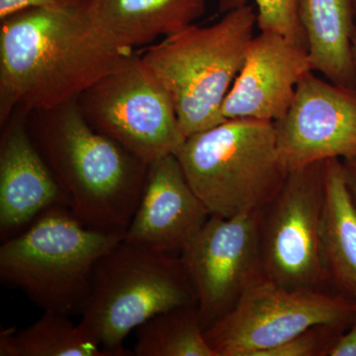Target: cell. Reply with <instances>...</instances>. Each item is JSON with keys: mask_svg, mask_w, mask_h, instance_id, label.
<instances>
[{"mask_svg": "<svg viewBox=\"0 0 356 356\" xmlns=\"http://www.w3.org/2000/svg\"><path fill=\"white\" fill-rule=\"evenodd\" d=\"M197 304L179 257L122 241L96 266L79 327L110 356L134 355L126 337L149 318Z\"/></svg>", "mask_w": 356, "mask_h": 356, "instance_id": "cell-6", "label": "cell"}, {"mask_svg": "<svg viewBox=\"0 0 356 356\" xmlns=\"http://www.w3.org/2000/svg\"><path fill=\"white\" fill-rule=\"evenodd\" d=\"M325 161L289 170L261 211L262 276L291 289H324L320 231Z\"/></svg>", "mask_w": 356, "mask_h": 356, "instance_id": "cell-9", "label": "cell"}, {"mask_svg": "<svg viewBox=\"0 0 356 356\" xmlns=\"http://www.w3.org/2000/svg\"><path fill=\"white\" fill-rule=\"evenodd\" d=\"M355 318L353 300L329 290L291 289L262 276L205 337L217 356H261L312 325L350 329Z\"/></svg>", "mask_w": 356, "mask_h": 356, "instance_id": "cell-7", "label": "cell"}, {"mask_svg": "<svg viewBox=\"0 0 356 356\" xmlns=\"http://www.w3.org/2000/svg\"><path fill=\"white\" fill-rule=\"evenodd\" d=\"M248 0H221L220 10L228 13L247 4ZM257 4V27L261 32L282 35L295 43L308 48L299 8L301 0H254Z\"/></svg>", "mask_w": 356, "mask_h": 356, "instance_id": "cell-20", "label": "cell"}, {"mask_svg": "<svg viewBox=\"0 0 356 356\" xmlns=\"http://www.w3.org/2000/svg\"><path fill=\"white\" fill-rule=\"evenodd\" d=\"M84 7L76 0H0V20L32 8H74Z\"/></svg>", "mask_w": 356, "mask_h": 356, "instance_id": "cell-22", "label": "cell"}, {"mask_svg": "<svg viewBox=\"0 0 356 356\" xmlns=\"http://www.w3.org/2000/svg\"><path fill=\"white\" fill-rule=\"evenodd\" d=\"M330 356H356V318L350 329L339 337Z\"/></svg>", "mask_w": 356, "mask_h": 356, "instance_id": "cell-23", "label": "cell"}, {"mask_svg": "<svg viewBox=\"0 0 356 356\" xmlns=\"http://www.w3.org/2000/svg\"><path fill=\"white\" fill-rule=\"evenodd\" d=\"M76 1L79 2V4H81V6L86 7L90 0H76Z\"/></svg>", "mask_w": 356, "mask_h": 356, "instance_id": "cell-26", "label": "cell"}, {"mask_svg": "<svg viewBox=\"0 0 356 356\" xmlns=\"http://www.w3.org/2000/svg\"><path fill=\"white\" fill-rule=\"evenodd\" d=\"M123 238L121 232L89 228L69 207L56 206L2 241L0 278L43 311L81 315L98 262Z\"/></svg>", "mask_w": 356, "mask_h": 356, "instance_id": "cell-4", "label": "cell"}, {"mask_svg": "<svg viewBox=\"0 0 356 356\" xmlns=\"http://www.w3.org/2000/svg\"><path fill=\"white\" fill-rule=\"evenodd\" d=\"M257 26L254 7L232 9L211 26L191 25L140 56L172 98L185 137L226 121L225 99L242 70Z\"/></svg>", "mask_w": 356, "mask_h": 356, "instance_id": "cell-3", "label": "cell"}, {"mask_svg": "<svg viewBox=\"0 0 356 356\" xmlns=\"http://www.w3.org/2000/svg\"><path fill=\"white\" fill-rule=\"evenodd\" d=\"M353 58H355V63L356 67V28L355 35H353Z\"/></svg>", "mask_w": 356, "mask_h": 356, "instance_id": "cell-25", "label": "cell"}, {"mask_svg": "<svg viewBox=\"0 0 356 356\" xmlns=\"http://www.w3.org/2000/svg\"><path fill=\"white\" fill-rule=\"evenodd\" d=\"M348 330L337 325H312L298 336L266 351L261 356H330L339 337Z\"/></svg>", "mask_w": 356, "mask_h": 356, "instance_id": "cell-21", "label": "cell"}, {"mask_svg": "<svg viewBox=\"0 0 356 356\" xmlns=\"http://www.w3.org/2000/svg\"><path fill=\"white\" fill-rule=\"evenodd\" d=\"M288 170L356 154V89L307 74L287 113L274 122Z\"/></svg>", "mask_w": 356, "mask_h": 356, "instance_id": "cell-11", "label": "cell"}, {"mask_svg": "<svg viewBox=\"0 0 356 356\" xmlns=\"http://www.w3.org/2000/svg\"><path fill=\"white\" fill-rule=\"evenodd\" d=\"M175 156L209 214L224 218L262 209L289 173L270 121L222 122L186 138Z\"/></svg>", "mask_w": 356, "mask_h": 356, "instance_id": "cell-5", "label": "cell"}, {"mask_svg": "<svg viewBox=\"0 0 356 356\" xmlns=\"http://www.w3.org/2000/svg\"><path fill=\"white\" fill-rule=\"evenodd\" d=\"M17 111L0 140V236L6 241L69 199L35 145L27 117Z\"/></svg>", "mask_w": 356, "mask_h": 356, "instance_id": "cell-14", "label": "cell"}, {"mask_svg": "<svg viewBox=\"0 0 356 356\" xmlns=\"http://www.w3.org/2000/svg\"><path fill=\"white\" fill-rule=\"evenodd\" d=\"M0 356H110L70 320V316L44 311L23 330L0 334Z\"/></svg>", "mask_w": 356, "mask_h": 356, "instance_id": "cell-18", "label": "cell"}, {"mask_svg": "<svg viewBox=\"0 0 356 356\" xmlns=\"http://www.w3.org/2000/svg\"><path fill=\"white\" fill-rule=\"evenodd\" d=\"M209 217L177 156L170 154L149 163L140 202L123 241L177 257Z\"/></svg>", "mask_w": 356, "mask_h": 356, "instance_id": "cell-13", "label": "cell"}, {"mask_svg": "<svg viewBox=\"0 0 356 356\" xmlns=\"http://www.w3.org/2000/svg\"><path fill=\"white\" fill-rule=\"evenodd\" d=\"M299 15L312 70L337 86L356 89V0H301Z\"/></svg>", "mask_w": 356, "mask_h": 356, "instance_id": "cell-17", "label": "cell"}, {"mask_svg": "<svg viewBox=\"0 0 356 356\" xmlns=\"http://www.w3.org/2000/svg\"><path fill=\"white\" fill-rule=\"evenodd\" d=\"M136 336V356H217L206 339L197 304L154 316Z\"/></svg>", "mask_w": 356, "mask_h": 356, "instance_id": "cell-19", "label": "cell"}, {"mask_svg": "<svg viewBox=\"0 0 356 356\" xmlns=\"http://www.w3.org/2000/svg\"><path fill=\"white\" fill-rule=\"evenodd\" d=\"M116 43L86 7L32 8L1 21L0 123L16 109L49 111L137 57Z\"/></svg>", "mask_w": 356, "mask_h": 356, "instance_id": "cell-1", "label": "cell"}, {"mask_svg": "<svg viewBox=\"0 0 356 356\" xmlns=\"http://www.w3.org/2000/svg\"><path fill=\"white\" fill-rule=\"evenodd\" d=\"M261 211L231 218L210 215L179 254L204 330L229 313L262 277Z\"/></svg>", "mask_w": 356, "mask_h": 356, "instance_id": "cell-10", "label": "cell"}, {"mask_svg": "<svg viewBox=\"0 0 356 356\" xmlns=\"http://www.w3.org/2000/svg\"><path fill=\"white\" fill-rule=\"evenodd\" d=\"M76 103L91 127L149 165L177 154L186 140L172 98L139 55Z\"/></svg>", "mask_w": 356, "mask_h": 356, "instance_id": "cell-8", "label": "cell"}, {"mask_svg": "<svg viewBox=\"0 0 356 356\" xmlns=\"http://www.w3.org/2000/svg\"><path fill=\"white\" fill-rule=\"evenodd\" d=\"M346 172V185L350 191L351 200L356 208V154L341 159Z\"/></svg>", "mask_w": 356, "mask_h": 356, "instance_id": "cell-24", "label": "cell"}, {"mask_svg": "<svg viewBox=\"0 0 356 356\" xmlns=\"http://www.w3.org/2000/svg\"><path fill=\"white\" fill-rule=\"evenodd\" d=\"M310 72L307 47L277 33L261 32L248 46L242 70L222 104V118L280 120Z\"/></svg>", "mask_w": 356, "mask_h": 356, "instance_id": "cell-12", "label": "cell"}, {"mask_svg": "<svg viewBox=\"0 0 356 356\" xmlns=\"http://www.w3.org/2000/svg\"><path fill=\"white\" fill-rule=\"evenodd\" d=\"M35 113L28 129L74 216L89 228L125 233L149 163L91 127L76 100Z\"/></svg>", "mask_w": 356, "mask_h": 356, "instance_id": "cell-2", "label": "cell"}, {"mask_svg": "<svg viewBox=\"0 0 356 356\" xmlns=\"http://www.w3.org/2000/svg\"><path fill=\"white\" fill-rule=\"evenodd\" d=\"M320 254L327 289L356 302V208L341 159L325 161Z\"/></svg>", "mask_w": 356, "mask_h": 356, "instance_id": "cell-16", "label": "cell"}, {"mask_svg": "<svg viewBox=\"0 0 356 356\" xmlns=\"http://www.w3.org/2000/svg\"><path fill=\"white\" fill-rule=\"evenodd\" d=\"M208 0H90L86 8L116 43L136 50L193 25Z\"/></svg>", "mask_w": 356, "mask_h": 356, "instance_id": "cell-15", "label": "cell"}]
</instances>
